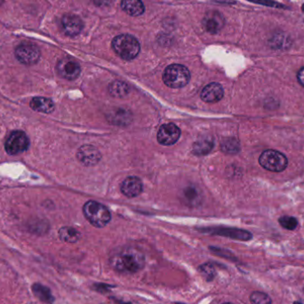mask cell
<instances>
[{"instance_id": "cell-4", "label": "cell", "mask_w": 304, "mask_h": 304, "mask_svg": "<svg viewBox=\"0 0 304 304\" xmlns=\"http://www.w3.org/2000/svg\"><path fill=\"white\" fill-rule=\"evenodd\" d=\"M191 80V72L181 64H171L165 69L163 81L171 88H181Z\"/></svg>"}, {"instance_id": "cell-7", "label": "cell", "mask_w": 304, "mask_h": 304, "mask_svg": "<svg viewBox=\"0 0 304 304\" xmlns=\"http://www.w3.org/2000/svg\"><path fill=\"white\" fill-rule=\"evenodd\" d=\"M15 57L24 65H34L40 59V50L37 45L24 43L18 45L15 49Z\"/></svg>"}, {"instance_id": "cell-3", "label": "cell", "mask_w": 304, "mask_h": 304, "mask_svg": "<svg viewBox=\"0 0 304 304\" xmlns=\"http://www.w3.org/2000/svg\"><path fill=\"white\" fill-rule=\"evenodd\" d=\"M83 212L87 221L96 228L106 226L111 219L109 209L99 202L93 200L86 202L83 207Z\"/></svg>"}, {"instance_id": "cell-17", "label": "cell", "mask_w": 304, "mask_h": 304, "mask_svg": "<svg viewBox=\"0 0 304 304\" xmlns=\"http://www.w3.org/2000/svg\"><path fill=\"white\" fill-rule=\"evenodd\" d=\"M121 7L131 16H140L145 12V7L142 0H122Z\"/></svg>"}, {"instance_id": "cell-22", "label": "cell", "mask_w": 304, "mask_h": 304, "mask_svg": "<svg viewBox=\"0 0 304 304\" xmlns=\"http://www.w3.org/2000/svg\"><path fill=\"white\" fill-rule=\"evenodd\" d=\"M109 92L115 97H124L129 92V87L122 81H114L109 86Z\"/></svg>"}, {"instance_id": "cell-25", "label": "cell", "mask_w": 304, "mask_h": 304, "mask_svg": "<svg viewBox=\"0 0 304 304\" xmlns=\"http://www.w3.org/2000/svg\"><path fill=\"white\" fill-rule=\"evenodd\" d=\"M250 301L252 304H272L271 298L268 294L260 291H254L251 294Z\"/></svg>"}, {"instance_id": "cell-31", "label": "cell", "mask_w": 304, "mask_h": 304, "mask_svg": "<svg viewBox=\"0 0 304 304\" xmlns=\"http://www.w3.org/2000/svg\"><path fill=\"white\" fill-rule=\"evenodd\" d=\"M4 2V0H0V5H1V4L3 3Z\"/></svg>"}, {"instance_id": "cell-21", "label": "cell", "mask_w": 304, "mask_h": 304, "mask_svg": "<svg viewBox=\"0 0 304 304\" xmlns=\"http://www.w3.org/2000/svg\"><path fill=\"white\" fill-rule=\"evenodd\" d=\"M213 147H214V143L211 138H203V139H199L194 144L193 151L197 155H205L210 152Z\"/></svg>"}, {"instance_id": "cell-30", "label": "cell", "mask_w": 304, "mask_h": 304, "mask_svg": "<svg viewBox=\"0 0 304 304\" xmlns=\"http://www.w3.org/2000/svg\"><path fill=\"white\" fill-rule=\"evenodd\" d=\"M301 10H302V12H304V4L303 6H302V7H301Z\"/></svg>"}, {"instance_id": "cell-1", "label": "cell", "mask_w": 304, "mask_h": 304, "mask_svg": "<svg viewBox=\"0 0 304 304\" xmlns=\"http://www.w3.org/2000/svg\"><path fill=\"white\" fill-rule=\"evenodd\" d=\"M109 263L114 270L120 273H136L144 269L145 257L140 250L129 247L113 254Z\"/></svg>"}, {"instance_id": "cell-27", "label": "cell", "mask_w": 304, "mask_h": 304, "mask_svg": "<svg viewBox=\"0 0 304 304\" xmlns=\"http://www.w3.org/2000/svg\"><path fill=\"white\" fill-rule=\"evenodd\" d=\"M250 1H253L254 3L256 2L258 4L267 5V6H270L271 7H285V6H282L280 4L274 2V1H271V0H250Z\"/></svg>"}, {"instance_id": "cell-5", "label": "cell", "mask_w": 304, "mask_h": 304, "mask_svg": "<svg viewBox=\"0 0 304 304\" xmlns=\"http://www.w3.org/2000/svg\"><path fill=\"white\" fill-rule=\"evenodd\" d=\"M259 163L264 169L274 173H280L287 168L288 160L279 151L267 150L261 154Z\"/></svg>"}, {"instance_id": "cell-16", "label": "cell", "mask_w": 304, "mask_h": 304, "mask_svg": "<svg viewBox=\"0 0 304 304\" xmlns=\"http://www.w3.org/2000/svg\"><path fill=\"white\" fill-rule=\"evenodd\" d=\"M31 108L35 111L49 114L55 110V105L51 99L44 97H35L31 100Z\"/></svg>"}, {"instance_id": "cell-14", "label": "cell", "mask_w": 304, "mask_h": 304, "mask_svg": "<svg viewBox=\"0 0 304 304\" xmlns=\"http://www.w3.org/2000/svg\"><path fill=\"white\" fill-rule=\"evenodd\" d=\"M224 91L218 83L213 82L205 86L201 92V99L205 103H217L222 99Z\"/></svg>"}, {"instance_id": "cell-13", "label": "cell", "mask_w": 304, "mask_h": 304, "mask_svg": "<svg viewBox=\"0 0 304 304\" xmlns=\"http://www.w3.org/2000/svg\"><path fill=\"white\" fill-rule=\"evenodd\" d=\"M143 182L136 176L127 177L121 184V192L127 198H135L143 192Z\"/></svg>"}, {"instance_id": "cell-24", "label": "cell", "mask_w": 304, "mask_h": 304, "mask_svg": "<svg viewBox=\"0 0 304 304\" xmlns=\"http://www.w3.org/2000/svg\"><path fill=\"white\" fill-rule=\"evenodd\" d=\"M221 149L225 153L235 154L239 152L240 146H239L238 141L233 139V138H229V139H226L222 142Z\"/></svg>"}, {"instance_id": "cell-12", "label": "cell", "mask_w": 304, "mask_h": 304, "mask_svg": "<svg viewBox=\"0 0 304 304\" xmlns=\"http://www.w3.org/2000/svg\"><path fill=\"white\" fill-rule=\"evenodd\" d=\"M77 157L83 165L86 167H92L99 162L102 156L96 147L92 145H84L79 148Z\"/></svg>"}, {"instance_id": "cell-20", "label": "cell", "mask_w": 304, "mask_h": 304, "mask_svg": "<svg viewBox=\"0 0 304 304\" xmlns=\"http://www.w3.org/2000/svg\"><path fill=\"white\" fill-rule=\"evenodd\" d=\"M32 290L35 295L40 299L42 301L46 303H52L54 301V297L51 294V291L49 288L44 287L40 284H34L32 287Z\"/></svg>"}, {"instance_id": "cell-28", "label": "cell", "mask_w": 304, "mask_h": 304, "mask_svg": "<svg viewBox=\"0 0 304 304\" xmlns=\"http://www.w3.org/2000/svg\"><path fill=\"white\" fill-rule=\"evenodd\" d=\"M297 79L299 83L304 87V67L301 68L297 73Z\"/></svg>"}, {"instance_id": "cell-26", "label": "cell", "mask_w": 304, "mask_h": 304, "mask_svg": "<svg viewBox=\"0 0 304 304\" xmlns=\"http://www.w3.org/2000/svg\"><path fill=\"white\" fill-rule=\"evenodd\" d=\"M278 222H279L280 225L283 228L288 229V230H294V229L297 228V220H296V218H294V217H292V216H282L278 220Z\"/></svg>"}, {"instance_id": "cell-9", "label": "cell", "mask_w": 304, "mask_h": 304, "mask_svg": "<svg viewBox=\"0 0 304 304\" xmlns=\"http://www.w3.org/2000/svg\"><path fill=\"white\" fill-rule=\"evenodd\" d=\"M181 136L180 128L174 124H165L157 132V142L164 146L174 145Z\"/></svg>"}, {"instance_id": "cell-23", "label": "cell", "mask_w": 304, "mask_h": 304, "mask_svg": "<svg viewBox=\"0 0 304 304\" xmlns=\"http://www.w3.org/2000/svg\"><path fill=\"white\" fill-rule=\"evenodd\" d=\"M198 272L201 275L202 277L207 282H211L216 278V270L212 263H203L198 267Z\"/></svg>"}, {"instance_id": "cell-11", "label": "cell", "mask_w": 304, "mask_h": 304, "mask_svg": "<svg viewBox=\"0 0 304 304\" xmlns=\"http://www.w3.org/2000/svg\"><path fill=\"white\" fill-rule=\"evenodd\" d=\"M62 31L67 36L75 37L82 31L84 22L75 14H66L62 18Z\"/></svg>"}, {"instance_id": "cell-19", "label": "cell", "mask_w": 304, "mask_h": 304, "mask_svg": "<svg viewBox=\"0 0 304 304\" xmlns=\"http://www.w3.org/2000/svg\"><path fill=\"white\" fill-rule=\"evenodd\" d=\"M114 125H127L130 122V113L123 109H118L108 116Z\"/></svg>"}, {"instance_id": "cell-2", "label": "cell", "mask_w": 304, "mask_h": 304, "mask_svg": "<svg viewBox=\"0 0 304 304\" xmlns=\"http://www.w3.org/2000/svg\"><path fill=\"white\" fill-rule=\"evenodd\" d=\"M111 46L116 55L125 61H132L136 58L140 53L139 41L133 36L122 34L113 38Z\"/></svg>"}, {"instance_id": "cell-32", "label": "cell", "mask_w": 304, "mask_h": 304, "mask_svg": "<svg viewBox=\"0 0 304 304\" xmlns=\"http://www.w3.org/2000/svg\"><path fill=\"white\" fill-rule=\"evenodd\" d=\"M222 304H232V303H229V302H226V303H222Z\"/></svg>"}, {"instance_id": "cell-8", "label": "cell", "mask_w": 304, "mask_h": 304, "mask_svg": "<svg viewBox=\"0 0 304 304\" xmlns=\"http://www.w3.org/2000/svg\"><path fill=\"white\" fill-rule=\"evenodd\" d=\"M56 71L59 75L67 80L78 79L81 72V68L78 62L73 59L63 58L59 61L56 65Z\"/></svg>"}, {"instance_id": "cell-10", "label": "cell", "mask_w": 304, "mask_h": 304, "mask_svg": "<svg viewBox=\"0 0 304 304\" xmlns=\"http://www.w3.org/2000/svg\"><path fill=\"white\" fill-rule=\"evenodd\" d=\"M202 25L209 33L217 34L224 27L225 19L218 11H209L203 18Z\"/></svg>"}, {"instance_id": "cell-29", "label": "cell", "mask_w": 304, "mask_h": 304, "mask_svg": "<svg viewBox=\"0 0 304 304\" xmlns=\"http://www.w3.org/2000/svg\"><path fill=\"white\" fill-rule=\"evenodd\" d=\"M294 304H302L300 301H294Z\"/></svg>"}, {"instance_id": "cell-6", "label": "cell", "mask_w": 304, "mask_h": 304, "mask_svg": "<svg viewBox=\"0 0 304 304\" xmlns=\"http://www.w3.org/2000/svg\"><path fill=\"white\" fill-rule=\"evenodd\" d=\"M30 146V139L24 131H14L7 138L5 145L6 151L9 155H18L27 151Z\"/></svg>"}, {"instance_id": "cell-15", "label": "cell", "mask_w": 304, "mask_h": 304, "mask_svg": "<svg viewBox=\"0 0 304 304\" xmlns=\"http://www.w3.org/2000/svg\"><path fill=\"white\" fill-rule=\"evenodd\" d=\"M214 232L217 235L228 237L230 239H238V240H242V241H248L253 238L251 233L246 231V230H243V229L222 228V229H215Z\"/></svg>"}, {"instance_id": "cell-18", "label": "cell", "mask_w": 304, "mask_h": 304, "mask_svg": "<svg viewBox=\"0 0 304 304\" xmlns=\"http://www.w3.org/2000/svg\"><path fill=\"white\" fill-rule=\"evenodd\" d=\"M59 237L64 242L76 243L81 238V234L72 227H63L59 230Z\"/></svg>"}, {"instance_id": "cell-33", "label": "cell", "mask_w": 304, "mask_h": 304, "mask_svg": "<svg viewBox=\"0 0 304 304\" xmlns=\"http://www.w3.org/2000/svg\"><path fill=\"white\" fill-rule=\"evenodd\" d=\"M174 304H183V303H174Z\"/></svg>"}]
</instances>
